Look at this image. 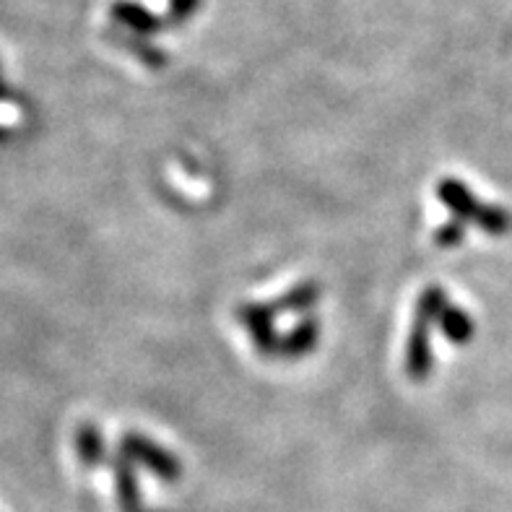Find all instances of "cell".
<instances>
[{
    "label": "cell",
    "instance_id": "1",
    "mask_svg": "<svg viewBox=\"0 0 512 512\" xmlns=\"http://www.w3.org/2000/svg\"><path fill=\"white\" fill-rule=\"evenodd\" d=\"M429 323L416 320L414 331L409 338V351H406V370L414 380H424L432 370V351H429Z\"/></svg>",
    "mask_w": 512,
    "mask_h": 512
},
{
    "label": "cell",
    "instance_id": "2",
    "mask_svg": "<svg viewBox=\"0 0 512 512\" xmlns=\"http://www.w3.org/2000/svg\"><path fill=\"white\" fill-rule=\"evenodd\" d=\"M240 318L242 323L250 328V336L255 338V344H258L260 349H273V346H279V338L273 333V310L258 305H247L242 307Z\"/></svg>",
    "mask_w": 512,
    "mask_h": 512
},
{
    "label": "cell",
    "instance_id": "3",
    "mask_svg": "<svg viewBox=\"0 0 512 512\" xmlns=\"http://www.w3.org/2000/svg\"><path fill=\"white\" fill-rule=\"evenodd\" d=\"M437 195H440L442 201L448 203L458 216H471V219L479 216V201H476L474 193L468 188H463L458 180H442L440 188H437Z\"/></svg>",
    "mask_w": 512,
    "mask_h": 512
},
{
    "label": "cell",
    "instance_id": "4",
    "mask_svg": "<svg viewBox=\"0 0 512 512\" xmlns=\"http://www.w3.org/2000/svg\"><path fill=\"white\" fill-rule=\"evenodd\" d=\"M437 323H440L442 333L450 341H455V344H466L468 338L474 336V320L468 318L463 310H458V307H445V312H442Z\"/></svg>",
    "mask_w": 512,
    "mask_h": 512
},
{
    "label": "cell",
    "instance_id": "5",
    "mask_svg": "<svg viewBox=\"0 0 512 512\" xmlns=\"http://www.w3.org/2000/svg\"><path fill=\"white\" fill-rule=\"evenodd\" d=\"M76 448H78V458H81L86 466H99L104 458L102 432H99L94 424H84V427H78Z\"/></svg>",
    "mask_w": 512,
    "mask_h": 512
},
{
    "label": "cell",
    "instance_id": "6",
    "mask_svg": "<svg viewBox=\"0 0 512 512\" xmlns=\"http://www.w3.org/2000/svg\"><path fill=\"white\" fill-rule=\"evenodd\" d=\"M448 307V299H445V292L440 286H429L427 292L419 297V307H416V320H424V323H435L440 320V315Z\"/></svg>",
    "mask_w": 512,
    "mask_h": 512
},
{
    "label": "cell",
    "instance_id": "7",
    "mask_svg": "<svg viewBox=\"0 0 512 512\" xmlns=\"http://www.w3.org/2000/svg\"><path fill=\"white\" fill-rule=\"evenodd\" d=\"M318 341V323L315 320H305L302 325L294 328V333L284 341V346H289V354H305L307 349H312Z\"/></svg>",
    "mask_w": 512,
    "mask_h": 512
},
{
    "label": "cell",
    "instance_id": "8",
    "mask_svg": "<svg viewBox=\"0 0 512 512\" xmlns=\"http://www.w3.org/2000/svg\"><path fill=\"white\" fill-rule=\"evenodd\" d=\"M476 221L481 224V229L489 234H505L510 229V216L497 206H481Z\"/></svg>",
    "mask_w": 512,
    "mask_h": 512
},
{
    "label": "cell",
    "instance_id": "9",
    "mask_svg": "<svg viewBox=\"0 0 512 512\" xmlns=\"http://www.w3.org/2000/svg\"><path fill=\"white\" fill-rule=\"evenodd\" d=\"M318 302V289L315 286H297L292 294H286L284 299H281V305L289 307L292 312H299V310H307V307H312Z\"/></svg>",
    "mask_w": 512,
    "mask_h": 512
},
{
    "label": "cell",
    "instance_id": "10",
    "mask_svg": "<svg viewBox=\"0 0 512 512\" xmlns=\"http://www.w3.org/2000/svg\"><path fill=\"white\" fill-rule=\"evenodd\" d=\"M461 237H463V229L458 227V221H453L450 227H445L440 234H437V242H440V245H445V242H448V245H455V242H461Z\"/></svg>",
    "mask_w": 512,
    "mask_h": 512
},
{
    "label": "cell",
    "instance_id": "11",
    "mask_svg": "<svg viewBox=\"0 0 512 512\" xmlns=\"http://www.w3.org/2000/svg\"><path fill=\"white\" fill-rule=\"evenodd\" d=\"M195 3H198V0H172V11H175L177 16H188L195 8Z\"/></svg>",
    "mask_w": 512,
    "mask_h": 512
},
{
    "label": "cell",
    "instance_id": "12",
    "mask_svg": "<svg viewBox=\"0 0 512 512\" xmlns=\"http://www.w3.org/2000/svg\"><path fill=\"white\" fill-rule=\"evenodd\" d=\"M8 97V89L3 86V81H0V99H6Z\"/></svg>",
    "mask_w": 512,
    "mask_h": 512
}]
</instances>
